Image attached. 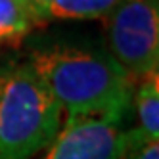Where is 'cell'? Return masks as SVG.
Segmentation results:
<instances>
[{"mask_svg":"<svg viewBox=\"0 0 159 159\" xmlns=\"http://www.w3.org/2000/svg\"><path fill=\"white\" fill-rule=\"evenodd\" d=\"M127 130L106 119L65 121L40 159H123Z\"/></svg>","mask_w":159,"mask_h":159,"instance_id":"obj_4","label":"cell"},{"mask_svg":"<svg viewBox=\"0 0 159 159\" xmlns=\"http://www.w3.org/2000/svg\"><path fill=\"white\" fill-rule=\"evenodd\" d=\"M107 46L132 79L159 69V0H121L106 17Z\"/></svg>","mask_w":159,"mask_h":159,"instance_id":"obj_3","label":"cell"},{"mask_svg":"<svg viewBox=\"0 0 159 159\" xmlns=\"http://www.w3.org/2000/svg\"><path fill=\"white\" fill-rule=\"evenodd\" d=\"M63 111L29 65L12 67L0 96V159H31L54 142Z\"/></svg>","mask_w":159,"mask_h":159,"instance_id":"obj_2","label":"cell"},{"mask_svg":"<svg viewBox=\"0 0 159 159\" xmlns=\"http://www.w3.org/2000/svg\"><path fill=\"white\" fill-rule=\"evenodd\" d=\"M132 106L136 109L138 125L127 130V150L146 142H159V75L150 73L134 86Z\"/></svg>","mask_w":159,"mask_h":159,"instance_id":"obj_5","label":"cell"},{"mask_svg":"<svg viewBox=\"0 0 159 159\" xmlns=\"http://www.w3.org/2000/svg\"><path fill=\"white\" fill-rule=\"evenodd\" d=\"M65 113V121L106 119L121 125L132 106L134 79L106 50L37 48L27 61Z\"/></svg>","mask_w":159,"mask_h":159,"instance_id":"obj_1","label":"cell"},{"mask_svg":"<svg viewBox=\"0 0 159 159\" xmlns=\"http://www.w3.org/2000/svg\"><path fill=\"white\" fill-rule=\"evenodd\" d=\"M123 159H159V142H146L142 146L129 148Z\"/></svg>","mask_w":159,"mask_h":159,"instance_id":"obj_8","label":"cell"},{"mask_svg":"<svg viewBox=\"0 0 159 159\" xmlns=\"http://www.w3.org/2000/svg\"><path fill=\"white\" fill-rule=\"evenodd\" d=\"M37 25L23 0H0V44H16Z\"/></svg>","mask_w":159,"mask_h":159,"instance_id":"obj_7","label":"cell"},{"mask_svg":"<svg viewBox=\"0 0 159 159\" xmlns=\"http://www.w3.org/2000/svg\"><path fill=\"white\" fill-rule=\"evenodd\" d=\"M8 73H10V69H0V96H2V90H4V84H6Z\"/></svg>","mask_w":159,"mask_h":159,"instance_id":"obj_9","label":"cell"},{"mask_svg":"<svg viewBox=\"0 0 159 159\" xmlns=\"http://www.w3.org/2000/svg\"><path fill=\"white\" fill-rule=\"evenodd\" d=\"M121 0H48L42 19H106Z\"/></svg>","mask_w":159,"mask_h":159,"instance_id":"obj_6","label":"cell"}]
</instances>
